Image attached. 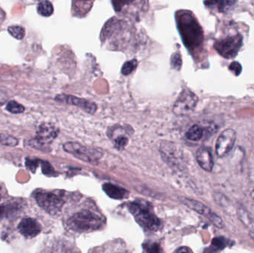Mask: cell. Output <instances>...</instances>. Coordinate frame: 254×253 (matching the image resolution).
Listing matches in <instances>:
<instances>
[{"label":"cell","instance_id":"obj_1","mask_svg":"<svg viewBox=\"0 0 254 253\" xmlns=\"http://www.w3.org/2000/svg\"><path fill=\"white\" fill-rule=\"evenodd\" d=\"M102 218L92 211L83 210L74 214L67 221L68 228L77 233H89L99 230L103 226Z\"/></svg>","mask_w":254,"mask_h":253},{"label":"cell","instance_id":"obj_2","mask_svg":"<svg viewBox=\"0 0 254 253\" xmlns=\"http://www.w3.org/2000/svg\"><path fill=\"white\" fill-rule=\"evenodd\" d=\"M127 208L142 228L150 232H156L161 228V221L151 210L149 205L134 202L128 203Z\"/></svg>","mask_w":254,"mask_h":253},{"label":"cell","instance_id":"obj_3","mask_svg":"<svg viewBox=\"0 0 254 253\" xmlns=\"http://www.w3.org/2000/svg\"><path fill=\"white\" fill-rule=\"evenodd\" d=\"M35 200L42 209L52 215L61 213L65 202L64 193L61 191L47 192L41 190L36 193Z\"/></svg>","mask_w":254,"mask_h":253},{"label":"cell","instance_id":"obj_4","mask_svg":"<svg viewBox=\"0 0 254 253\" xmlns=\"http://www.w3.org/2000/svg\"><path fill=\"white\" fill-rule=\"evenodd\" d=\"M243 36L240 34L228 36L215 43L216 51L226 59L235 57L243 46Z\"/></svg>","mask_w":254,"mask_h":253},{"label":"cell","instance_id":"obj_5","mask_svg":"<svg viewBox=\"0 0 254 253\" xmlns=\"http://www.w3.org/2000/svg\"><path fill=\"white\" fill-rule=\"evenodd\" d=\"M64 149L66 152L87 163L98 162L103 155L102 152L98 150L89 148L77 142L66 143L64 144Z\"/></svg>","mask_w":254,"mask_h":253},{"label":"cell","instance_id":"obj_6","mask_svg":"<svg viewBox=\"0 0 254 253\" xmlns=\"http://www.w3.org/2000/svg\"><path fill=\"white\" fill-rule=\"evenodd\" d=\"M59 129L51 123L40 125L35 138L29 141V145L37 150H44L58 137Z\"/></svg>","mask_w":254,"mask_h":253},{"label":"cell","instance_id":"obj_7","mask_svg":"<svg viewBox=\"0 0 254 253\" xmlns=\"http://www.w3.org/2000/svg\"><path fill=\"white\" fill-rule=\"evenodd\" d=\"M197 102L198 98L196 95L188 89H185L175 102L173 112L177 116L185 115L195 108Z\"/></svg>","mask_w":254,"mask_h":253},{"label":"cell","instance_id":"obj_8","mask_svg":"<svg viewBox=\"0 0 254 253\" xmlns=\"http://www.w3.org/2000/svg\"><path fill=\"white\" fill-rule=\"evenodd\" d=\"M237 133L233 129H227L221 133L216 144V152L219 157H223L234 148Z\"/></svg>","mask_w":254,"mask_h":253},{"label":"cell","instance_id":"obj_9","mask_svg":"<svg viewBox=\"0 0 254 253\" xmlns=\"http://www.w3.org/2000/svg\"><path fill=\"white\" fill-rule=\"evenodd\" d=\"M55 101L64 103L70 104V105H76L79 108H82L83 111L89 114H95L97 111V105L95 102H90L86 100L81 99L77 97L71 95H60L55 98Z\"/></svg>","mask_w":254,"mask_h":253},{"label":"cell","instance_id":"obj_10","mask_svg":"<svg viewBox=\"0 0 254 253\" xmlns=\"http://www.w3.org/2000/svg\"><path fill=\"white\" fill-rule=\"evenodd\" d=\"M18 230L25 238L32 239L41 232V226L33 218H25L19 223Z\"/></svg>","mask_w":254,"mask_h":253},{"label":"cell","instance_id":"obj_11","mask_svg":"<svg viewBox=\"0 0 254 253\" xmlns=\"http://www.w3.org/2000/svg\"><path fill=\"white\" fill-rule=\"evenodd\" d=\"M196 160L198 165L207 172H211L214 166L213 155L210 149L201 147L196 153Z\"/></svg>","mask_w":254,"mask_h":253},{"label":"cell","instance_id":"obj_12","mask_svg":"<svg viewBox=\"0 0 254 253\" xmlns=\"http://www.w3.org/2000/svg\"><path fill=\"white\" fill-rule=\"evenodd\" d=\"M181 201L185 206H188L192 210L195 211L197 213L204 215L206 218H210V215L213 214V212L210 210V208L207 207V206H205L204 203H201V202H197V201L193 200V199H187V198H182Z\"/></svg>","mask_w":254,"mask_h":253},{"label":"cell","instance_id":"obj_13","mask_svg":"<svg viewBox=\"0 0 254 253\" xmlns=\"http://www.w3.org/2000/svg\"><path fill=\"white\" fill-rule=\"evenodd\" d=\"M103 190L109 197L116 200H123L128 196V192L127 190L114 184H104Z\"/></svg>","mask_w":254,"mask_h":253},{"label":"cell","instance_id":"obj_14","mask_svg":"<svg viewBox=\"0 0 254 253\" xmlns=\"http://www.w3.org/2000/svg\"><path fill=\"white\" fill-rule=\"evenodd\" d=\"M204 131L202 128L198 125H194L186 134L187 138L191 141H198L201 140L203 137Z\"/></svg>","mask_w":254,"mask_h":253},{"label":"cell","instance_id":"obj_15","mask_svg":"<svg viewBox=\"0 0 254 253\" xmlns=\"http://www.w3.org/2000/svg\"><path fill=\"white\" fill-rule=\"evenodd\" d=\"M37 11L43 16H50L54 12L53 4L49 1H41L37 5Z\"/></svg>","mask_w":254,"mask_h":253},{"label":"cell","instance_id":"obj_16","mask_svg":"<svg viewBox=\"0 0 254 253\" xmlns=\"http://www.w3.org/2000/svg\"><path fill=\"white\" fill-rule=\"evenodd\" d=\"M6 109L12 114H22L25 111V107L15 101L7 102Z\"/></svg>","mask_w":254,"mask_h":253},{"label":"cell","instance_id":"obj_17","mask_svg":"<svg viewBox=\"0 0 254 253\" xmlns=\"http://www.w3.org/2000/svg\"><path fill=\"white\" fill-rule=\"evenodd\" d=\"M0 144L7 147H15L18 144V140L11 135L0 133Z\"/></svg>","mask_w":254,"mask_h":253},{"label":"cell","instance_id":"obj_18","mask_svg":"<svg viewBox=\"0 0 254 253\" xmlns=\"http://www.w3.org/2000/svg\"><path fill=\"white\" fill-rule=\"evenodd\" d=\"M227 246V241L225 238L217 237L215 238L212 241L211 246H210V250L213 251H222L225 249ZM212 251V252H213Z\"/></svg>","mask_w":254,"mask_h":253},{"label":"cell","instance_id":"obj_19","mask_svg":"<svg viewBox=\"0 0 254 253\" xmlns=\"http://www.w3.org/2000/svg\"><path fill=\"white\" fill-rule=\"evenodd\" d=\"M9 34L16 40H22L25 37V29L18 25H13L7 28Z\"/></svg>","mask_w":254,"mask_h":253},{"label":"cell","instance_id":"obj_20","mask_svg":"<svg viewBox=\"0 0 254 253\" xmlns=\"http://www.w3.org/2000/svg\"><path fill=\"white\" fill-rule=\"evenodd\" d=\"M17 210L16 204H2L0 206V218L9 216L10 214L16 212Z\"/></svg>","mask_w":254,"mask_h":253},{"label":"cell","instance_id":"obj_21","mask_svg":"<svg viewBox=\"0 0 254 253\" xmlns=\"http://www.w3.org/2000/svg\"><path fill=\"white\" fill-rule=\"evenodd\" d=\"M137 66V61L136 59H131L124 64L122 67V74L124 75H128L135 70Z\"/></svg>","mask_w":254,"mask_h":253},{"label":"cell","instance_id":"obj_22","mask_svg":"<svg viewBox=\"0 0 254 253\" xmlns=\"http://www.w3.org/2000/svg\"><path fill=\"white\" fill-rule=\"evenodd\" d=\"M115 146L118 150H123L128 144V138L126 135H119L114 140Z\"/></svg>","mask_w":254,"mask_h":253},{"label":"cell","instance_id":"obj_23","mask_svg":"<svg viewBox=\"0 0 254 253\" xmlns=\"http://www.w3.org/2000/svg\"><path fill=\"white\" fill-rule=\"evenodd\" d=\"M146 253H164L161 246L158 243H149L144 245Z\"/></svg>","mask_w":254,"mask_h":253},{"label":"cell","instance_id":"obj_24","mask_svg":"<svg viewBox=\"0 0 254 253\" xmlns=\"http://www.w3.org/2000/svg\"><path fill=\"white\" fill-rule=\"evenodd\" d=\"M208 219L210 220V222H211L213 225L216 226L218 228H223L224 223L223 221H222V218L218 216L214 212H213V214L210 215Z\"/></svg>","mask_w":254,"mask_h":253},{"label":"cell","instance_id":"obj_25","mask_svg":"<svg viewBox=\"0 0 254 253\" xmlns=\"http://www.w3.org/2000/svg\"><path fill=\"white\" fill-rule=\"evenodd\" d=\"M42 169H43V174L46 175H55V172L54 170L52 165L47 161H43L41 160Z\"/></svg>","mask_w":254,"mask_h":253},{"label":"cell","instance_id":"obj_26","mask_svg":"<svg viewBox=\"0 0 254 253\" xmlns=\"http://www.w3.org/2000/svg\"><path fill=\"white\" fill-rule=\"evenodd\" d=\"M229 69L231 72L234 73V75L239 76L242 73V70H243V67H242L241 64L238 62H233L229 65Z\"/></svg>","mask_w":254,"mask_h":253},{"label":"cell","instance_id":"obj_27","mask_svg":"<svg viewBox=\"0 0 254 253\" xmlns=\"http://www.w3.org/2000/svg\"><path fill=\"white\" fill-rule=\"evenodd\" d=\"M41 160H37V159H27L26 160V166L29 170L34 172L37 169V166L40 163Z\"/></svg>","mask_w":254,"mask_h":253},{"label":"cell","instance_id":"obj_28","mask_svg":"<svg viewBox=\"0 0 254 253\" xmlns=\"http://www.w3.org/2000/svg\"><path fill=\"white\" fill-rule=\"evenodd\" d=\"M172 66L176 69L179 70L182 65V59H181L180 55L179 53H174L172 56L171 60Z\"/></svg>","mask_w":254,"mask_h":253},{"label":"cell","instance_id":"obj_29","mask_svg":"<svg viewBox=\"0 0 254 253\" xmlns=\"http://www.w3.org/2000/svg\"><path fill=\"white\" fill-rule=\"evenodd\" d=\"M175 253H193L190 248L188 247H181L179 249L176 250Z\"/></svg>","mask_w":254,"mask_h":253}]
</instances>
